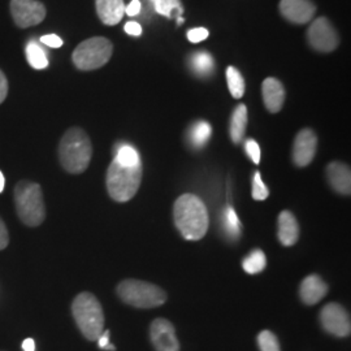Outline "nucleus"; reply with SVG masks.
<instances>
[{"label": "nucleus", "instance_id": "12", "mask_svg": "<svg viewBox=\"0 0 351 351\" xmlns=\"http://www.w3.org/2000/svg\"><path fill=\"white\" fill-rule=\"evenodd\" d=\"M317 149V137L314 130L303 129L301 130L293 145V162L297 167H307L314 160Z\"/></svg>", "mask_w": 351, "mask_h": 351}, {"label": "nucleus", "instance_id": "30", "mask_svg": "<svg viewBox=\"0 0 351 351\" xmlns=\"http://www.w3.org/2000/svg\"><path fill=\"white\" fill-rule=\"evenodd\" d=\"M245 149L251 159V162L255 164L261 163V147L254 139H247L245 143Z\"/></svg>", "mask_w": 351, "mask_h": 351}, {"label": "nucleus", "instance_id": "32", "mask_svg": "<svg viewBox=\"0 0 351 351\" xmlns=\"http://www.w3.org/2000/svg\"><path fill=\"white\" fill-rule=\"evenodd\" d=\"M40 42L51 49H59L63 46V39L56 34H47L40 38Z\"/></svg>", "mask_w": 351, "mask_h": 351}, {"label": "nucleus", "instance_id": "11", "mask_svg": "<svg viewBox=\"0 0 351 351\" xmlns=\"http://www.w3.org/2000/svg\"><path fill=\"white\" fill-rule=\"evenodd\" d=\"M150 337L156 351H180L175 326L165 319H156L152 322Z\"/></svg>", "mask_w": 351, "mask_h": 351}, {"label": "nucleus", "instance_id": "31", "mask_svg": "<svg viewBox=\"0 0 351 351\" xmlns=\"http://www.w3.org/2000/svg\"><path fill=\"white\" fill-rule=\"evenodd\" d=\"M208 30L204 27H195L188 32V39L191 43H199L208 38Z\"/></svg>", "mask_w": 351, "mask_h": 351}, {"label": "nucleus", "instance_id": "39", "mask_svg": "<svg viewBox=\"0 0 351 351\" xmlns=\"http://www.w3.org/2000/svg\"><path fill=\"white\" fill-rule=\"evenodd\" d=\"M4 185H5V178H4L3 172L0 171V194H1V193H3V190H4Z\"/></svg>", "mask_w": 351, "mask_h": 351}, {"label": "nucleus", "instance_id": "36", "mask_svg": "<svg viewBox=\"0 0 351 351\" xmlns=\"http://www.w3.org/2000/svg\"><path fill=\"white\" fill-rule=\"evenodd\" d=\"M141 10H142V5H141V1L139 0H132L130 1V4L125 7V13L128 16H137L141 13Z\"/></svg>", "mask_w": 351, "mask_h": 351}, {"label": "nucleus", "instance_id": "20", "mask_svg": "<svg viewBox=\"0 0 351 351\" xmlns=\"http://www.w3.org/2000/svg\"><path fill=\"white\" fill-rule=\"evenodd\" d=\"M190 66L201 77H207L211 75L215 68L213 55L207 51H197L190 56Z\"/></svg>", "mask_w": 351, "mask_h": 351}, {"label": "nucleus", "instance_id": "1", "mask_svg": "<svg viewBox=\"0 0 351 351\" xmlns=\"http://www.w3.org/2000/svg\"><path fill=\"white\" fill-rule=\"evenodd\" d=\"M173 219L177 229L188 241L203 239L208 230L207 208L194 194H184L176 201Z\"/></svg>", "mask_w": 351, "mask_h": 351}, {"label": "nucleus", "instance_id": "37", "mask_svg": "<svg viewBox=\"0 0 351 351\" xmlns=\"http://www.w3.org/2000/svg\"><path fill=\"white\" fill-rule=\"evenodd\" d=\"M125 32L129 36H134V37H138L142 34V27L139 25L138 23H134V21H130L125 25Z\"/></svg>", "mask_w": 351, "mask_h": 351}, {"label": "nucleus", "instance_id": "14", "mask_svg": "<svg viewBox=\"0 0 351 351\" xmlns=\"http://www.w3.org/2000/svg\"><path fill=\"white\" fill-rule=\"evenodd\" d=\"M262 94H263V101L267 110L271 113H277L281 111L287 93L284 85L274 77H269L264 80L262 85Z\"/></svg>", "mask_w": 351, "mask_h": 351}, {"label": "nucleus", "instance_id": "19", "mask_svg": "<svg viewBox=\"0 0 351 351\" xmlns=\"http://www.w3.org/2000/svg\"><path fill=\"white\" fill-rule=\"evenodd\" d=\"M246 126H247V108L245 104H239L236 107L234 112L232 114L230 119V128H229V134L230 139L239 145L242 142L246 133Z\"/></svg>", "mask_w": 351, "mask_h": 351}, {"label": "nucleus", "instance_id": "26", "mask_svg": "<svg viewBox=\"0 0 351 351\" xmlns=\"http://www.w3.org/2000/svg\"><path fill=\"white\" fill-rule=\"evenodd\" d=\"M267 265V259L265 255L262 250L256 249L250 252V255L247 258L243 259L242 262V267L245 269V272H247L249 275H255L262 272Z\"/></svg>", "mask_w": 351, "mask_h": 351}, {"label": "nucleus", "instance_id": "40", "mask_svg": "<svg viewBox=\"0 0 351 351\" xmlns=\"http://www.w3.org/2000/svg\"><path fill=\"white\" fill-rule=\"evenodd\" d=\"M182 24H184V19L178 16V17H177V25H182Z\"/></svg>", "mask_w": 351, "mask_h": 351}, {"label": "nucleus", "instance_id": "25", "mask_svg": "<svg viewBox=\"0 0 351 351\" xmlns=\"http://www.w3.org/2000/svg\"><path fill=\"white\" fill-rule=\"evenodd\" d=\"M114 160L125 167H134V165L141 164L138 151L136 150L134 147H132L130 145L116 146Z\"/></svg>", "mask_w": 351, "mask_h": 351}, {"label": "nucleus", "instance_id": "28", "mask_svg": "<svg viewBox=\"0 0 351 351\" xmlns=\"http://www.w3.org/2000/svg\"><path fill=\"white\" fill-rule=\"evenodd\" d=\"M258 345H259L261 351H281L278 339L269 330H263V332L259 333Z\"/></svg>", "mask_w": 351, "mask_h": 351}, {"label": "nucleus", "instance_id": "5", "mask_svg": "<svg viewBox=\"0 0 351 351\" xmlns=\"http://www.w3.org/2000/svg\"><path fill=\"white\" fill-rule=\"evenodd\" d=\"M142 181V163L125 167L113 159L106 176V185L113 201H130L138 191Z\"/></svg>", "mask_w": 351, "mask_h": 351}, {"label": "nucleus", "instance_id": "33", "mask_svg": "<svg viewBox=\"0 0 351 351\" xmlns=\"http://www.w3.org/2000/svg\"><path fill=\"white\" fill-rule=\"evenodd\" d=\"M8 243H10V233L5 223L0 217V251L4 250L8 246Z\"/></svg>", "mask_w": 351, "mask_h": 351}, {"label": "nucleus", "instance_id": "18", "mask_svg": "<svg viewBox=\"0 0 351 351\" xmlns=\"http://www.w3.org/2000/svg\"><path fill=\"white\" fill-rule=\"evenodd\" d=\"M300 239V226L290 211H282L278 216V239L284 246H293Z\"/></svg>", "mask_w": 351, "mask_h": 351}, {"label": "nucleus", "instance_id": "7", "mask_svg": "<svg viewBox=\"0 0 351 351\" xmlns=\"http://www.w3.org/2000/svg\"><path fill=\"white\" fill-rule=\"evenodd\" d=\"M112 53L113 45L110 39L104 37L88 38L75 47L72 62L80 71H95L108 63Z\"/></svg>", "mask_w": 351, "mask_h": 351}, {"label": "nucleus", "instance_id": "2", "mask_svg": "<svg viewBox=\"0 0 351 351\" xmlns=\"http://www.w3.org/2000/svg\"><path fill=\"white\" fill-rule=\"evenodd\" d=\"M93 156V145L88 133L73 126L64 133L59 143V160L68 173H84L90 165Z\"/></svg>", "mask_w": 351, "mask_h": 351}, {"label": "nucleus", "instance_id": "27", "mask_svg": "<svg viewBox=\"0 0 351 351\" xmlns=\"http://www.w3.org/2000/svg\"><path fill=\"white\" fill-rule=\"evenodd\" d=\"M154 5L155 12L171 19L173 13H178V16L184 12V7L181 0H150Z\"/></svg>", "mask_w": 351, "mask_h": 351}, {"label": "nucleus", "instance_id": "38", "mask_svg": "<svg viewBox=\"0 0 351 351\" xmlns=\"http://www.w3.org/2000/svg\"><path fill=\"white\" fill-rule=\"evenodd\" d=\"M23 350L24 351H36V342L33 339H26L23 342Z\"/></svg>", "mask_w": 351, "mask_h": 351}, {"label": "nucleus", "instance_id": "10", "mask_svg": "<svg viewBox=\"0 0 351 351\" xmlns=\"http://www.w3.org/2000/svg\"><path fill=\"white\" fill-rule=\"evenodd\" d=\"M320 322L326 332L336 337L350 336V316L339 303L326 304L320 313Z\"/></svg>", "mask_w": 351, "mask_h": 351}, {"label": "nucleus", "instance_id": "34", "mask_svg": "<svg viewBox=\"0 0 351 351\" xmlns=\"http://www.w3.org/2000/svg\"><path fill=\"white\" fill-rule=\"evenodd\" d=\"M8 90H10L8 80H7L5 75L3 73V71L0 69V104L5 101V98L8 95Z\"/></svg>", "mask_w": 351, "mask_h": 351}, {"label": "nucleus", "instance_id": "22", "mask_svg": "<svg viewBox=\"0 0 351 351\" xmlns=\"http://www.w3.org/2000/svg\"><path fill=\"white\" fill-rule=\"evenodd\" d=\"M221 226L228 236V239H239L242 233V226L239 223V216L232 207H226L221 213Z\"/></svg>", "mask_w": 351, "mask_h": 351}, {"label": "nucleus", "instance_id": "21", "mask_svg": "<svg viewBox=\"0 0 351 351\" xmlns=\"http://www.w3.org/2000/svg\"><path fill=\"white\" fill-rule=\"evenodd\" d=\"M213 128L206 121H198L189 129V142L193 147L202 149L211 138Z\"/></svg>", "mask_w": 351, "mask_h": 351}, {"label": "nucleus", "instance_id": "3", "mask_svg": "<svg viewBox=\"0 0 351 351\" xmlns=\"http://www.w3.org/2000/svg\"><path fill=\"white\" fill-rule=\"evenodd\" d=\"M16 213L21 223L30 228L39 226L46 219L42 188L37 182L21 180L14 186Z\"/></svg>", "mask_w": 351, "mask_h": 351}, {"label": "nucleus", "instance_id": "15", "mask_svg": "<svg viewBox=\"0 0 351 351\" xmlns=\"http://www.w3.org/2000/svg\"><path fill=\"white\" fill-rule=\"evenodd\" d=\"M326 177L332 189L342 195H350V167L341 162H332L326 167Z\"/></svg>", "mask_w": 351, "mask_h": 351}, {"label": "nucleus", "instance_id": "4", "mask_svg": "<svg viewBox=\"0 0 351 351\" xmlns=\"http://www.w3.org/2000/svg\"><path fill=\"white\" fill-rule=\"evenodd\" d=\"M72 314L81 333L88 341H98L104 332V313L101 302L88 293H80L72 303Z\"/></svg>", "mask_w": 351, "mask_h": 351}, {"label": "nucleus", "instance_id": "6", "mask_svg": "<svg viewBox=\"0 0 351 351\" xmlns=\"http://www.w3.org/2000/svg\"><path fill=\"white\" fill-rule=\"evenodd\" d=\"M116 291L121 301L137 308L159 307L167 301V293L163 289L141 280H124Z\"/></svg>", "mask_w": 351, "mask_h": 351}, {"label": "nucleus", "instance_id": "23", "mask_svg": "<svg viewBox=\"0 0 351 351\" xmlns=\"http://www.w3.org/2000/svg\"><path fill=\"white\" fill-rule=\"evenodd\" d=\"M26 59L29 65L37 71L46 69L49 66V59L46 52L34 40L29 42L26 46Z\"/></svg>", "mask_w": 351, "mask_h": 351}, {"label": "nucleus", "instance_id": "24", "mask_svg": "<svg viewBox=\"0 0 351 351\" xmlns=\"http://www.w3.org/2000/svg\"><path fill=\"white\" fill-rule=\"evenodd\" d=\"M226 82L233 98L241 99L245 95V80L236 66H228Z\"/></svg>", "mask_w": 351, "mask_h": 351}, {"label": "nucleus", "instance_id": "9", "mask_svg": "<svg viewBox=\"0 0 351 351\" xmlns=\"http://www.w3.org/2000/svg\"><path fill=\"white\" fill-rule=\"evenodd\" d=\"M10 10L14 24L20 29L39 25L46 17V7L37 0H11Z\"/></svg>", "mask_w": 351, "mask_h": 351}, {"label": "nucleus", "instance_id": "13", "mask_svg": "<svg viewBox=\"0 0 351 351\" xmlns=\"http://www.w3.org/2000/svg\"><path fill=\"white\" fill-rule=\"evenodd\" d=\"M280 12L293 24H307L314 19L316 5L311 0H281Z\"/></svg>", "mask_w": 351, "mask_h": 351}, {"label": "nucleus", "instance_id": "29", "mask_svg": "<svg viewBox=\"0 0 351 351\" xmlns=\"http://www.w3.org/2000/svg\"><path fill=\"white\" fill-rule=\"evenodd\" d=\"M252 198L255 201H265L269 195V190L265 186L262 176L256 171L252 177Z\"/></svg>", "mask_w": 351, "mask_h": 351}, {"label": "nucleus", "instance_id": "35", "mask_svg": "<svg viewBox=\"0 0 351 351\" xmlns=\"http://www.w3.org/2000/svg\"><path fill=\"white\" fill-rule=\"evenodd\" d=\"M98 342H99V348L103 350H116V348L113 346L112 343H110V330L103 332L101 337L98 339Z\"/></svg>", "mask_w": 351, "mask_h": 351}, {"label": "nucleus", "instance_id": "16", "mask_svg": "<svg viewBox=\"0 0 351 351\" xmlns=\"http://www.w3.org/2000/svg\"><path fill=\"white\" fill-rule=\"evenodd\" d=\"M328 293L326 281L317 275H310L302 281L300 295L303 303L313 306L322 301Z\"/></svg>", "mask_w": 351, "mask_h": 351}, {"label": "nucleus", "instance_id": "17", "mask_svg": "<svg viewBox=\"0 0 351 351\" xmlns=\"http://www.w3.org/2000/svg\"><path fill=\"white\" fill-rule=\"evenodd\" d=\"M95 8L104 25H117L125 14L124 0H95Z\"/></svg>", "mask_w": 351, "mask_h": 351}, {"label": "nucleus", "instance_id": "8", "mask_svg": "<svg viewBox=\"0 0 351 351\" xmlns=\"http://www.w3.org/2000/svg\"><path fill=\"white\" fill-rule=\"evenodd\" d=\"M307 39L310 46L319 52H332L339 45V33L326 17L313 21L307 30Z\"/></svg>", "mask_w": 351, "mask_h": 351}]
</instances>
